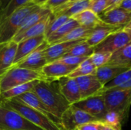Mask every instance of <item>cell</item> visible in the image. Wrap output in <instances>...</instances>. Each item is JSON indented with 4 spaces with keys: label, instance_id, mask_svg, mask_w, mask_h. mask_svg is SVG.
Listing matches in <instances>:
<instances>
[{
    "label": "cell",
    "instance_id": "1",
    "mask_svg": "<svg viewBox=\"0 0 131 130\" xmlns=\"http://www.w3.org/2000/svg\"><path fill=\"white\" fill-rule=\"evenodd\" d=\"M32 92L60 120L63 113L71 106L61 93L58 81L39 80Z\"/></svg>",
    "mask_w": 131,
    "mask_h": 130
},
{
    "label": "cell",
    "instance_id": "2",
    "mask_svg": "<svg viewBox=\"0 0 131 130\" xmlns=\"http://www.w3.org/2000/svg\"><path fill=\"white\" fill-rule=\"evenodd\" d=\"M39 5L30 1L16 8L0 23V43L12 40L25 18Z\"/></svg>",
    "mask_w": 131,
    "mask_h": 130
},
{
    "label": "cell",
    "instance_id": "3",
    "mask_svg": "<svg viewBox=\"0 0 131 130\" xmlns=\"http://www.w3.org/2000/svg\"><path fill=\"white\" fill-rule=\"evenodd\" d=\"M0 103L4 107L12 109L25 118H26L31 123L43 130H64L62 126L58 125L41 113L15 100H11L7 101H1Z\"/></svg>",
    "mask_w": 131,
    "mask_h": 130
},
{
    "label": "cell",
    "instance_id": "4",
    "mask_svg": "<svg viewBox=\"0 0 131 130\" xmlns=\"http://www.w3.org/2000/svg\"><path fill=\"white\" fill-rule=\"evenodd\" d=\"M107 110L120 114L123 124L127 120L131 107V88L114 89L102 93Z\"/></svg>",
    "mask_w": 131,
    "mask_h": 130
},
{
    "label": "cell",
    "instance_id": "5",
    "mask_svg": "<svg viewBox=\"0 0 131 130\" xmlns=\"http://www.w3.org/2000/svg\"><path fill=\"white\" fill-rule=\"evenodd\" d=\"M36 80H45V78L40 71L12 67L0 77V92H5L15 86Z\"/></svg>",
    "mask_w": 131,
    "mask_h": 130
},
{
    "label": "cell",
    "instance_id": "6",
    "mask_svg": "<svg viewBox=\"0 0 131 130\" xmlns=\"http://www.w3.org/2000/svg\"><path fill=\"white\" fill-rule=\"evenodd\" d=\"M0 130H43L16 111L0 103Z\"/></svg>",
    "mask_w": 131,
    "mask_h": 130
},
{
    "label": "cell",
    "instance_id": "7",
    "mask_svg": "<svg viewBox=\"0 0 131 130\" xmlns=\"http://www.w3.org/2000/svg\"><path fill=\"white\" fill-rule=\"evenodd\" d=\"M93 121L98 120L74 105H71L61 117V126L64 130H76L79 126Z\"/></svg>",
    "mask_w": 131,
    "mask_h": 130
},
{
    "label": "cell",
    "instance_id": "8",
    "mask_svg": "<svg viewBox=\"0 0 131 130\" xmlns=\"http://www.w3.org/2000/svg\"><path fill=\"white\" fill-rule=\"evenodd\" d=\"M131 41V36L124 28L113 32L94 47V52L114 53Z\"/></svg>",
    "mask_w": 131,
    "mask_h": 130
},
{
    "label": "cell",
    "instance_id": "9",
    "mask_svg": "<svg viewBox=\"0 0 131 130\" xmlns=\"http://www.w3.org/2000/svg\"><path fill=\"white\" fill-rule=\"evenodd\" d=\"M74 106L90 114L100 122L107 111L103 95L94 96L81 100L74 104Z\"/></svg>",
    "mask_w": 131,
    "mask_h": 130
},
{
    "label": "cell",
    "instance_id": "10",
    "mask_svg": "<svg viewBox=\"0 0 131 130\" xmlns=\"http://www.w3.org/2000/svg\"><path fill=\"white\" fill-rule=\"evenodd\" d=\"M48 46V44L47 43V41L44 42L35 51H34L32 53H31L29 55L23 58L21 61H19L12 67H18L34 71L41 72V70L43 68V67L48 64L45 55V49Z\"/></svg>",
    "mask_w": 131,
    "mask_h": 130
},
{
    "label": "cell",
    "instance_id": "11",
    "mask_svg": "<svg viewBox=\"0 0 131 130\" xmlns=\"http://www.w3.org/2000/svg\"><path fill=\"white\" fill-rule=\"evenodd\" d=\"M99 17L106 25L124 28L131 21V11L118 6L103 12Z\"/></svg>",
    "mask_w": 131,
    "mask_h": 130
},
{
    "label": "cell",
    "instance_id": "12",
    "mask_svg": "<svg viewBox=\"0 0 131 130\" xmlns=\"http://www.w3.org/2000/svg\"><path fill=\"white\" fill-rule=\"evenodd\" d=\"M77 67L67 65L61 61H56L48 63L41 70L45 80L58 81L59 79L68 77Z\"/></svg>",
    "mask_w": 131,
    "mask_h": 130
},
{
    "label": "cell",
    "instance_id": "13",
    "mask_svg": "<svg viewBox=\"0 0 131 130\" xmlns=\"http://www.w3.org/2000/svg\"><path fill=\"white\" fill-rule=\"evenodd\" d=\"M13 100H15L41 113L45 116H47L48 119H50L51 120H52L58 125L62 126L61 120L52 114V113L50 111V110L41 102V100L38 97V96L36 94H35L32 91L28 92L25 94H22Z\"/></svg>",
    "mask_w": 131,
    "mask_h": 130
},
{
    "label": "cell",
    "instance_id": "14",
    "mask_svg": "<svg viewBox=\"0 0 131 130\" xmlns=\"http://www.w3.org/2000/svg\"><path fill=\"white\" fill-rule=\"evenodd\" d=\"M75 79L80 89L81 100L97 96L104 88V86L94 74L79 77Z\"/></svg>",
    "mask_w": 131,
    "mask_h": 130
},
{
    "label": "cell",
    "instance_id": "15",
    "mask_svg": "<svg viewBox=\"0 0 131 130\" xmlns=\"http://www.w3.org/2000/svg\"><path fill=\"white\" fill-rule=\"evenodd\" d=\"M18 48V43L11 40L0 43V77L14 64Z\"/></svg>",
    "mask_w": 131,
    "mask_h": 130
},
{
    "label": "cell",
    "instance_id": "16",
    "mask_svg": "<svg viewBox=\"0 0 131 130\" xmlns=\"http://www.w3.org/2000/svg\"><path fill=\"white\" fill-rule=\"evenodd\" d=\"M58 81L61 93L71 105H74L81 100L80 89L75 78L64 77Z\"/></svg>",
    "mask_w": 131,
    "mask_h": 130
},
{
    "label": "cell",
    "instance_id": "17",
    "mask_svg": "<svg viewBox=\"0 0 131 130\" xmlns=\"http://www.w3.org/2000/svg\"><path fill=\"white\" fill-rule=\"evenodd\" d=\"M85 40H78L74 41L60 42L53 44H48L45 49V55L47 63L56 61L64 56L74 46Z\"/></svg>",
    "mask_w": 131,
    "mask_h": 130
},
{
    "label": "cell",
    "instance_id": "18",
    "mask_svg": "<svg viewBox=\"0 0 131 130\" xmlns=\"http://www.w3.org/2000/svg\"><path fill=\"white\" fill-rule=\"evenodd\" d=\"M46 41V38L45 35H41L28 39L23 40L18 43V48L16 52V56L14 61V65L21 61L23 58L29 55L34 51H35L38 47H40L44 42Z\"/></svg>",
    "mask_w": 131,
    "mask_h": 130
},
{
    "label": "cell",
    "instance_id": "19",
    "mask_svg": "<svg viewBox=\"0 0 131 130\" xmlns=\"http://www.w3.org/2000/svg\"><path fill=\"white\" fill-rule=\"evenodd\" d=\"M130 67H122L111 64H105L102 67L97 68L95 72V76L98 80L104 87L107 84L117 77L119 75L125 72Z\"/></svg>",
    "mask_w": 131,
    "mask_h": 130
},
{
    "label": "cell",
    "instance_id": "20",
    "mask_svg": "<svg viewBox=\"0 0 131 130\" xmlns=\"http://www.w3.org/2000/svg\"><path fill=\"white\" fill-rule=\"evenodd\" d=\"M90 0H83L75 2H67L53 10L51 13L54 15H66L69 18L78 15V13L89 9Z\"/></svg>",
    "mask_w": 131,
    "mask_h": 130
},
{
    "label": "cell",
    "instance_id": "21",
    "mask_svg": "<svg viewBox=\"0 0 131 130\" xmlns=\"http://www.w3.org/2000/svg\"><path fill=\"white\" fill-rule=\"evenodd\" d=\"M121 29H123V28H119V27L108 25L106 24L97 25L94 28L92 33L86 39V42L90 46L94 48L97 45H98L101 42H102L111 34Z\"/></svg>",
    "mask_w": 131,
    "mask_h": 130
},
{
    "label": "cell",
    "instance_id": "22",
    "mask_svg": "<svg viewBox=\"0 0 131 130\" xmlns=\"http://www.w3.org/2000/svg\"><path fill=\"white\" fill-rule=\"evenodd\" d=\"M51 14L47 15L46 17H45L39 22H38L37 24H35V25H33L32 27H31L30 28L26 30L25 32H23L18 35H15L12 38V41H15L16 43H19L20 41L25 40V39L38 37V36H41V35H45L48 24L50 21Z\"/></svg>",
    "mask_w": 131,
    "mask_h": 130
},
{
    "label": "cell",
    "instance_id": "23",
    "mask_svg": "<svg viewBox=\"0 0 131 130\" xmlns=\"http://www.w3.org/2000/svg\"><path fill=\"white\" fill-rule=\"evenodd\" d=\"M51 13V10L43 8L39 5L25 18V20L23 21L21 25L20 26L15 35H18L25 32L26 30H28V28H30L31 27H32L38 22H39L41 19H43L45 17L50 15Z\"/></svg>",
    "mask_w": 131,
    "mask_h": 130
},
{
    "label": "cell",
    "instance_id": "24",
    "mask_svg": "<svg viewBox=\"0 0 131 130\" xmlns=\"http://www.w3.org/2000/svg\"><path fill=\"white\" fill-rule=\"evenodd\" d=\"M107 64L131 67V41L113 53Z\"/></svg>",
    "mask_w": 131,
    "mask_h": 130
},
{
    "label": "cell",
    "instance_id": "25",
    "mask_svg": "<svg viewBox=\"0 0 131 130\" xmlns=\"http://www.w3.org/2000/svg\"><path fill=\"white\" fill-rule=\"evenodd\" d=\"M38 80L28 82L24 84H21L18 86H15L5 92L1 93L0 94V102L1 101H7L17 98L18 97L25 94L28 92H31L33 90L35 85L38 83Z\"/></svg>",
    "mask_w": 131,
    "mask_h": 130
},
{
    "label": "cell",
    "instance_id": "26",
    "mask_svg": "<svg viewBox=\"0 0 131 130\" xmlns=\"http://www.w3.org/2000/svg\"><path fill=\"white\" fill-rule=\"evenodd\" d=\"M72 18L74 19L81 26L87 28H95L97 25L105 24L101 21L99 15L90 9H87L78 13V15L73 16Z\"/></svg>",
    "mask_w": 131,
    "mask_h": 130
},
{
    "label": "cell",
    "instance_id": "27",
    "mask_svg": "<svg viewBox=\"0 0 131 130\" xmlns=\"http://www.w3.org/2000/svg\"><path fill=\"white\" fill-rule=\"evenodd\" d=\"M79 25H80L74 19H73L72 18H70L69 20L67 22H65L57 31H55L54 33H52L51 35H49L46 38L47 43L49 45L50 44H55L60 39H61L62 38H64L67 34H68L71 30H73L74 28L78 27Z\"/></svg>",
    "mask_w": 131,
    "mask_h": 130
},
{
    "label": "cell",
    "instance_id": "28",
    "mask_svg": "<svg viewBox=\"0 0 131 130\" xmlns=\"http://www.w3.org/2000/svg\"><path fill=\"white\" fill-rule=\"evenodd\" d=\"M94 28H87L79 25L78 27L71 30L68 34H67L64 38L60 39L56 43L74 41L78 40H86L89 37V35L92 33Z\"/></svg>",
    "mask_w": 131,
    "mask_h": 130
},
{
    "label": "cell",
    "instance_id": "29",
    "mask_svg": "<svg viewBox=\"0 0 131 130\" xmlns=\"http://www.w3.org/2000/svg\"><path fill=\"white\" fill-rule=\"evenodd\" d=\"M96 70V67L91 63L88 57L87 60H85L81 64H79L68 77L71 78H77L79 77L95 74Z\"/></svg>",
    "mask_w": 131,
    "mask_h": 130
},
{
    "label": "cell",
    "instance_id": "30",
    "mask_svg": "<svg viewBox=\"0 0 131 130\" xmlns=\"http://www.w3.org/2000/svg\"><path fill=\"white\" fill-rule=\"evenodd\" d=\"M94 52V48L90 46L86 40L80 42L74 46L65 55H72L77 57H89Z\"/></svg>",
    "mask_w": 131,
    "mask_h": 130
},
{
    "label": "cell",
    "instance_id": "31",
    "mask_svg": "<svg viewBox=\"0 0 131 130\" xmlns=\"http://www.w3.org/2000/svg\"><path fill=\"white\" fill-rule=\"evenodd\" d=\"M69 17L66 15H54L52 13L51 14L50 21L48 24L46 31H45V38H47L49 35L57 31L61 26H62L65 22L69 20Z\"/></svg>",
    "mask_w": 131,
    "mask_h": 130
},
{
    "label": "cell",
    "instance_id": "32",
    "mask_svg": "<svg viewBox=\"0 0 131 130\" xmlns=\"http://www.w3.org/2000/svg\"><path fill=\"white\" fill-rule=\"evenodd\" d=\"M101 122L110 126H112L117 130H121L123 125V122L120 114L113 110H107Z\"/></svg>",
    "mask_w": 131,
    "mask_h": 130
},
{
    "label": "cell",
    "instance_id": "33",
    "mask_svg": "<svg viewBox=\"0 0 131 130\" xmlns=\"http://www.w3.org/2000/svg\"><path fill=\"white\" fill-rule=\"evenodd\" d=\"M111 55L112 54L108 52H94V54L89 57V59L96 67V68H98L105 64H107L111 57Z\"/></svg>",
    "mask_w": 131,
    "mask_h": 130
},
{
    "label": "cell",
    "instance_id": "34",
    "mask_svg": "<svg viewBox=\"0 0 131 130\" xmlns=\"http://www.w3.org/2000/svg\"><path fill=\"white\" fill-rule=\"evenodd\" d=\"M31 0H12L8 7L0 13V23H2L10 14H12L16 8H19L20 6L26 4L27 2Z\"/></svg>",
    "mask_w": 131,
    "mask_h": 130
},
{
    "label": "cell",
    "instance_id": "35",
    "mask_svg": "<svg viewBox=\"0 0 131 130\" xmlns=\"http://www.w3.org/2000/svg\"><path fill=\"white\" fill-rule=\"evenodd\" d=\"M107 4L108 0H90L89 9L97 15H100L107 9Z\"/></svg>",
    "mask_w": 131,
    "mask_h": 130
},
{
    "label": "cell",
    "instance_id": "36",
    "mask_svg": "<svg viewBox=\"0 0 131 130\" xmlns=\"http://www.w3.org/2000/svg\"><path fill=\"white\" fill-rule=\"evenodd\" d=\"M88 58V57H77V56H72V55H64L58 61L69 66L78 67L79 64H81L83 61H84Z\"/></svg>",
    "mask_w": 131,
    "mask_h": 130
},
{
    "label": "cell",
    "instance_id": "37",
    "mask_svg": "<svg viewBox=\"0 0 131 130\" xmlns=\"http://www.w3.org/2000/svg\"><path fill=\"white\" fill-rule=\"evenodd\" d=\"M68 2H69V0H48L41 6L51 11L62 5L67 3Z\"/></svg>",
    "mask_w": 131,
    "mask_h": 130
},
{
    "label": "cell",
    "instance_id": "38",
    "mask_svg": "<svg viewBox=\"0 0 131 130\" xmlns=\"http://www.w3.org/2000/svg\"><path fill=\"white\" fill-rule=\"evenodd\" d=\"M101 122L93 121L79 126L76 130H101Z\"/></svg>",
    "mask_w": 131,
    "mask_h": 130
},
{
    "label": "cell",
    "instance_id": "39",
    "mask_svg": "<svg viewBox=\"0 0 131 130\" xmlns=\"http://www.w3.org/2000/svg\"><path fill=\"white\" fill-rule=\"evenodd\" d=\"M123 1L124 0H108L107 8L104 11H109V10H111L114 8L118 7Z\"/></svg>",
    "mask_w": 131,
    "mask_h": 130
},
{
    "label": "cell",
    "instance_id": "40",
    "mask_svg": "<svg viewBox=\"0 0 131 130\" xmlns=\"http://www.w3.org/2000/svg\"><path fill=\"white\" fill-rule=\"evenodd\" d=\"M119 7H121L127 11H131V0H124L121 2V4L119 5Z\"/></svg>",
    "mask_w": 131,
    "mask_h": 130
},
{
    "label": "cell",
    "instance_id": "41",
    "mask_svg": "<svg viewBox=\"0 0 131 130\" xmlns=\"http://www.w3.org/2000/svg\"><path fill=\"white\" fill-rule=\"evenodd\" d=\"M12 0H0V13H2L9 5Z\"/></svg>",
    "mask_w": 131,
    "mask_h": 130
},
{
    "label": "cell",
    "instance_id": "42",
    "mask_svg": "<svg viewBox=\"0 0 131 130\" xmlns=\"http://www.w3.org/2000/svg\"><path fill=\"white\" fill-rule=\"evenodd\" d=\"M101 130H117L114 129L112 126H110L107 124H104L103 123H101Z\"/></svg>",
    "mask_w": 131,
    "mask_h": 130
},
{
    "label": "cell",
    "instance_id": "43",
    "mask_svg": "<svg viewBox=\"0 0 131 130\" xmlns=\"http://www.w3.org/2000/svg\"><path fill=\"white\" fill-rule=\"evenodd\" d=\"M32 2H34L35 4H37V5H42L46 1H48V0H31Z\"/></svg>",
    "mask_w": 131,
    "mask_h": 130
},
{
    "label": "cell",
    "instance_id": "44",
    "mask_svg": "<svg viewBox=\"0 0 131 130\" xmlns=\"http://www.w3.org/2000/svg\"><path fill=\"white\" fill-rule=\"evenodd\" d=\"M126 31H127L128 33H129V34L131 36V28H124Z\"/></svg>",
    "mask_w": 131,
    "mask_h": 130
},
{
    "label": "cell",
    "instance_id": "45",
    "mask_svg": "<svg viewBox=\"0 0 131 130\" xmlns=\"http://www.w3.org/2000/svg\"><path fill=\"white\" fill-rule=\"evenodd\" d=\"M79 1H83V0H69L68 2H79Z\"/></svg>",
    "mask_w": 131,
    "mask_h": 130
},
{
    "label": "cell",
    "instance_id": "46",
    "mask_svg": "<svg viewBox=\"0 0 131 130\" xmlns=\"http://www.w3.org/2000/svg\"><path fill=\"white\" fill-rule=\"evenodd\" d=\"M125 28H131V21L127 25V26H126V27H125Z\"/></svg>",
    "mask_w": 131,
    "mask_h": 130
},
{
    "label": "cell",
    "instance_id": "47",
    "mask_svg": "<svg viewBox=\"0 0 131 130\" xmlns=\"http://www.w3.org/2000/svg\"><path fill=\"white\" fill-rule=\"evenodd\" d=\"M0 94H1V92H0Z\"/></svg>",
    "mask_w": 131,
    "mask_h": 130
}]
</instances>
